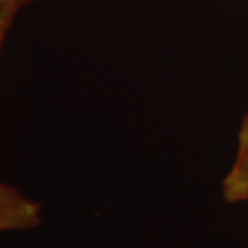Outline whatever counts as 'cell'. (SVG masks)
<instances>
[{
  "label": "cell",
  "instance_id": "obj_3",
  "mask_svg": "<svg viewBox=\"0 0 248 248\" xmlns=\"http://www.w3.org/2000/svg\"><path fill=\"white\" fill-rule=\"evenodd\" d=\"M234 160L248 161V113L243 117V122L240 124Z\"/></svg>",
  "mask_w": 248,
  "mask_h": 248
},
{
  "label": "cell",
  "instance_id": "obj_2",
  "mask_svg": "<svg viewBox=\"0 0 248 248\" xmlns=\"http://www.w3.org/2000/svg\"><path fill=\"white\" fill-rule=\"evenodd\" d=\"M222 195L229 203L248 202V161L233 160L222 181Z\"/></svg>",
  "mask_w": 248,
  "mask_h": 248
},
{
  "label": "cell",
  "instance_id": "obj_1",
  "mask_svg": "<svg viewBox=\"0 0 248 248\" xmlns=\"http://www.w3.org/2000/svg\"><path fill=\"white\" fill-rule=\"evenodd\" d=\"M42 205L0 182V233L28 231L40 223Z\"/></svg>",
  "mask_w": 248,
  "mask_h": 248
},
{
  "label": "cell",
  "instance_id": "obj_4",
  "mask_svg": "<svg viewBox=\"0 0 248 248\" xmlns=\"http://www.w3.org/2000/svg\"><path fill=\"white\" fill-rule=\"evenodd\" d=\"M11 13H13V10H10L9 7H6L4 4L0 3V43H1V37L4 33V29L7 27V21H9Z\"/></svg>",
  "mask_w": 248,
  "mask_h": 248
},
{
  "label": "cell",
  "instance_id": "obj_5",
  "mask_svg": "<svg viewBox=\"0 0 248 248\" xmlns=\"http://www.w3.org/2000/svg\"><path fill=\"white\" fill-rule=\"evenodd\" d=\"M21 1H24V0H0V3L4 4L6 7H9L10 10H14V7H17Z\"/></svg>",
  "mask_w": 248,
  "mask_h": 248
}]
</instances>
